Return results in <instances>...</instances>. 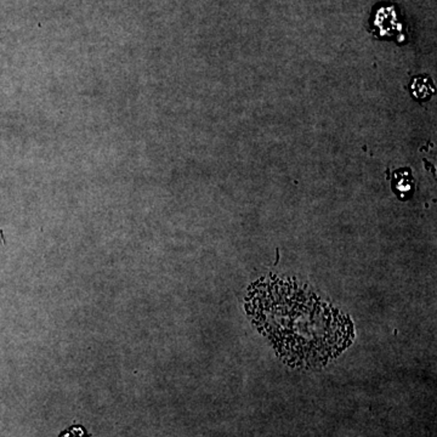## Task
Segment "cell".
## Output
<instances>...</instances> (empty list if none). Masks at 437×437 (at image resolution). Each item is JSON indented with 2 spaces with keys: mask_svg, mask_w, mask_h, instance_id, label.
Masks as SVG:
<instances>
[{
  "mask_svg": "<svg viewBox=\"0 0 437 437\" xmlns=\"http://www.w3.org/2000/svg\"><path fill=\"white\" fill-rule=\"evenodd\" d=\"M411 90H412V95L414 96V99H417L418 101H427L434 95L435 89H434V84L430 81V78L427 77H416L412 81L411 84Z\"/></svg>",
  "mask_w": 437,
  "mask_h": 437,
  "instance_id": "obj_3",
  "label": "cell"
},
{
  "mask_svg": "<svg viewBox=\"0 0 437 437\" xmlns=\"http://www.w3.org/2000/svg\"><path fill=\"white\" fill-rule=\"evenodd\" d=\"M246 312L278 356L291 367L324 366L355 337L347 315L297 282L258 281L246 297Z\"/></svg>",
  "mask_w": 437,
  "mask_h": 437,
  "instance_id": "obj_1",
  "label": "cell"
},
{
  "mask_svg": "<svg viewBox=\"0 0 437 437\" xmlns=\"http://www.w3.org/2000/svg\"><path fill=\"white\" fill-rule=\"evenodd\" d=\"M392 190L396 192L397 196L406 200L412 195L414 190L412 173L409 169H400L392 175Z\"/></svg>",
  "mask_w": 437,
  "mask_h": 437,
  "instance_id": "obj_2",
  "label": "cell"
}]
</instances>
